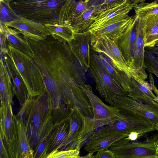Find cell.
I'll return each instance as SVG.
<instances>
[{"label":"cell","mask_w":158,"mask_h":158,"mask_svg":"<svg viewBox=\"0 0 158 158\" xmlns=\"http://www.w3.org/2000/svg\"><path fill=\"white\" fill-rule=\"evenodd\" d=\"M91 33L89 30L75 32L74 38L67 44L73 54L86 72L90 62Z\"/></svg>","instance_id":"obj_13"},{"label":"cell","mask_w":158,"mask_h":158,"mask_svg":"<svg viewBox=\"0 0 158 158\" xmlns=\"http://www.w3.org/2000/svg\"><path fill=\"white\" fill-rule=\"evenodd\" d=\"M7 52L1 53V58L4 61L12 79L14 94L21 106L27 99L28 92L23 78Z\"/></svg>","instance_id":"obj_17"},{"label":"cell","mask_w":158,"mask_h":158,"mask_svg":"<svg viewBox=\"0 0 158 158\" xmlns=\"http://www.w3.org/2000/svg\"><path fill=\"white\" fill-rule=\"evenodd\" d=\"M69 126V119L58 125L52 131L50 134L47 157L54 151L61 150L65 146L68 137Z\"/></svg>","instance_id":"obj_24"},{"label":"cell","mask_w":158,"mask_h":158,"mask_svg":"<svg viewBox=\"0 0 158 158\" xmlns=\"http://www.w3.org/2000/svg\"><path fill=\"white\" fill-rule=\"evenodd\" d=\"M11 78L2 59L0 58V98L1 102L12 105L14 93Z\"/></svg>","instance_id":"obj_26"},{"label":"cell","mask_w":158,"mask_h":158,"mask_svg":"<svg viewBox=\"0 0 158 158\" xmlns=\"http://www.w3.org/2000/svg\"><path fill=\"white\" fill-rule=\"evenodd\" d=\"M118 40L106 36L96 38L91 36V47L96 52L106 55L120 70L125 73L130 78L132 77L145 78L147 76L146 72L129 67L119 49Z\"/></svg>","instance_id":"obj_8"},{"label":"cell","mask_w":158,"mask_h":158,"mask_svg":"<svg viewBox=\"0 0 158 158\" xmlns=\"http://www.w3.org/2000/svg\"><path fill=\"white\" fill-rule=\"evenodd\" d=\"M121 114H135L153 124L158 132V106L138 101L127 96L116 95L111 105Z\"/></svg>","instance_id":"obj_11"},{"label":"cell","mask_w":158,"mask_h":158,"mask_svg":"<svg viewBox=\"0 0 158 158\" xmlns=\"http://www.w3.org/2000/svg\"><path fill=\"white\" fill-rule=\"evenodd\" d=\"M145 27L138 18L137 31L133 53V66L135 69L145 71L144 62Z\"/></svg>","instance_id":"obj_22"},{"label":"cell","mask_w":158,"mask_h":158,"mask_svg":"<svg viewBox=\"0 0 158 158\" xmlns=\"http://www.w3.org/2000/svg\"><path fill=\"white\" fill-rule=\"evenodd\" d=\"M1 135L8 152L14 144L16 130L15 115L11 105L1 102L0 110Z\"/></svg>","instance_id":"obj_15"},{"label":"cell","mask_w":158,"mask_h":158,"mask_svg":"<svg viewBox=\"0 0 158 158\" xmlns=\"http://www.w3.org/2000/svg\"><path fill=\"white\" fill-rule=\"evenodd\" d=\"M155 130H156L155 126L143 117L134 114H124L94 133L119 132L129 134L134 132L143 137L148 133Z\"/></svg>","instance_id":"obj_9"},{"label":"cell","mask_w":158,"mask_h":158,"mask_svg":"<svg viewBox=\"0 0 158 158\" xmlns=\"http://www.w3.org/2000/svg\"><path fill=\"white\" fill-rule=\"evenodd\" d=\"M6 36L7 45L23 52L32 58L33 54L26 38L15 29L0 24Z\"/></svg>","instance_id":"obj_25"},{"label":"cell","mask_w":158,"mask_h":158,"mask_svg":"<svg viewBox=\"0 0 158 158\" xmlns=\"http://www.w3.org/2000/svg\"><path fill=\"white\" fill-rule=\"evenodd\" d=\"M88 8L87 4L85 0H67L60 10L59 23L70 26Z\"/></svg>","instance_id":"obj_20"},{"label":"cell","mask_w":158,"mask_h":158,"mask_svg":"<svg viewBox=\"0 0 158 158\" xmlns=\"http://www.w3.org/2000/svg\"><path fill=\"white\" fill-rule=\"evenodd\" d=\"M149 77L150 82V84L152 87V90L156 95L157 100L158 101V89L155 85L152 74L150 73Z\"/></svg>","instance_id":"obj_39"},{"label":"cell","mask_w":158,"mask_h":158,"mask_svg":"<svg viewBox=\"0 0 158 158\" xmlns=\"http://www.w3.org/2000/svg\"><path fill=\"white\" fill-rule=\"evenodd\" d=\"M89 69L97 90L106 102L111 105L115 96L127 95V93L106 71L100 61L97 53L91 47Z\"/></svg>","instance_id":"obj_5"},{"label":"cell","mask_w":158,"mask_h":158,"mask_svg":"<svg viewBox=\"0 0 158 158\" xmlns=\"http://www.w3.org/2000/svg\"><path fill=\"white\" fill-rule=\"evenodd\" d=\"M67 0H29L10 2L18 15L44 25L59 23V13Z\"/></svg>","instance_id":"obj_3"},{"label":"cell","mask_w":158,"mask_h":158,"mask_svg":"<svg viewBox=\"0 0 158 158\" xmlns=\"http://www.w3.org/2000/svg\"><path fill=\"white\" fill-rule=\"evenodd\" d=\"M145 27V47H152L156 45L158 43V20Z\"/></svg>","instance_id":"obj_32"},{"label":"cell","mask_w":158,"mask_h":158,"mask_svg":"<svg viewBox=\"0 0 158 158\" xmlns=\"http://www.w3.org/2000/svg\"><path fill=\"white\" fill-rule=\"evenodd\" d=\"M108 149L115 158H158V134L141 142H132L126 137L122 138Z\"/></svg>","instance_id":"obj_6"},{"label":"cell","mask_w":158,"mask_h":158,"mask_svg":"<svg viewBox=\"0 0 158 158\" xmlns=\"http://www.w3.org/2000/svg\"><path fill=\"white\" fill-rule=\"evenodd\" d=\"M0 52L1 53H6L8 51L6 37L2 26L0 25Z\"/></svg>","instance_id":"obj_36"},{"label":"cell","mask_w":158,"mask_h":158,"mask_svg":"<svg viewBox=\"0 0 158 158\" xmlns=\"http://www.w3.org/2000/svg\"><path fill=\"white\" fill-rule=\"evenodd\" d=\"M27 40L43 77L44 90L53 107L64 104L74 87L85 81L83 68L66 42L47 38L38 42L28 38Z\"/></svg>","instance_id":"obj_1"},{"label":"cell","mask_w":158,"mask_h":158,"mask_svg":"<svg viewBox=\"0 0 158 158\" xmlns=\"http://www.w3.org/2000/svg\"><path fill=\"white\" fill-rule=\"evenodd\" d=\"M134 8L126 1H118L107 5L97 11L88 30L93 34L123 20L129 16L128 14Z\"/></svg>","instance_id":"obj_10"},{"label":"cell","mask_w":158,"mask_h":158,"mask_svg":"<svg viewBox=\"0 0 158 158\" xmlns=\"http://www.w3.org/2000/svg\"><path fill=\"white\" fill-rule=\"evenodd\" d=\"M132 87L127 96L143 103L158 106L157 97L154 94L150 83L141 78L131 77Z\"/></svg>","instance_id":"obj_19"},{"label":"cell","mask_w":158,"mask_h":158,"mask_svg":"<svg viewBox=\"0 0 158 158\" xmlns=\"http://www.w3.org/2000/svg\"><path fill=\"white\" fill-rule=\"evenodd\" d=\"M145 49L151 52L158 58V46L155 45L152 47H145Z\"/></svg>","instance_id":"obj_41"},{"label":"cell","mask_w":158,"mask_h":158,"mask_svg":"<svg viewBox=\"0 0 158 158\" xmlns=\"http://www.w3.org/2000/svg\"><path fill=\"white\" fill-rule=\"evenodd\" d=\"M16 125V144L19 158H34L27 133L23 121L15 115Z\"/></svg>","instance_id":"obj_23"},{"label":"cell","mask_w":158,"mask_h":158,"mask_svg":"<svg viewBox=\"0 0 158 158\" xmlns=\"http://www.w3.org/2000/svg\"><path fill=\"white\" fill-rule=\"evenodd\" d=\"M79 85L88 97L93 114L92 119L95 129L104 126L121 116L117 108L106 104L96 95L90 85L85 83Z\"/></svg>","instance_id":"obj_12"},{"label":"cell","mask_w":158,"mask_h":158,"mask_svg":"<svg viewBox=\"0 0 158 158\" xmlns=\"http://www.w3.org/2000/svg\"><path fill=\"white\" fill-rule=\"evenodd\" d=\"M4 25L17 30L26 38L35 42L43 40L51 35L44 25L20 15Z\"/></svg>","instance_id":"obj_14"},{"label":"cell","mask_w":158,"mask_h":158,"mask_svg":"<svg viewBox=\"0 0 158 158\" xmlns=\"http://www.w3.org/2000/svg\"><path fill=\"white\" fill-rule=\"evenodd\" d=\"M94 153L89 152V153L83 156H81L80 158H95V156L93 155Z\"/></svg>","instance_id":"obj_42"},{"label":"cell","mask_w":158,"mask_h":158,"mask_svg":"<svg viewBox=\"0 0 158 158\" xmlns=\"http://www.w3.org/2000/svg\"><path fill=\"white\" fill-rule=\"evenodd\" d=\"M53 106L44 90L35 97L29 96L16 116L26 127L31 148L34 151L39 143L52 131L51 116Z\"/></svg>","instance_id":"obj_2"},{"label":"cell","mask_w":158,"mask_h":158,"mask_svg":"<svg viewBox=\"0 0 158 158\" xmlns=\"http://www.w3.org/2000/svg\"><path fill=\"white\" fill-rule=\"evenodd\" d=\"M0 158H10L7 148L1 135H0Z\"/></svg>","instance_id":"obj_38"},{"label":"cell","mask_w":158,"mask_h":158,"mask_svg":"<svg viewBox=\"0 0 158 158\" xmlns=\"http://www.w3.org/2000/svg\"><path fill=\"white\" fill-rule=\"evenodd\" d=\"M144 59L145 70L155 75L158 78V58L151 52L146 49Z\"/></svg>","instance_id":"obj_33"},{"label":"cell","mask_w":158,"mask_h":158,"mask_svg":"<svg viewBox=\"0 0 158 158\" xmlns=\"http://www.w3.org/2000/svg\"><path fill=\"white\" fill-rule=\"evenodd\" d=\"M156 45L158 46V43L156 44Z\"/></svg>","instance_id":"obj_46"},{"label":"cell","mask_w":158,"mask_h":158,"mask_svg":"<svg viewBox=\"0 0 158 158\" xmlns=\"http://www.w3.org/2000/svg\"><path fill=\"white\" fill-rule=\"evenodd\" d=\"M154 1L156 2H158V0H155Z\"/></svg>","instance_id":"obj_44"},{"label":"cell","mask_w":158,"mask_h":158,"mask_svg":"<svg viewBox=\"0 0 158 158\" xmlns=\"http://www.w3.org/2000/svg\"><path fill=\"white\" fill-rule=\"evenodd\" d=\"M146 0H117V1H126L132 6L134 8L139 5L145 2Z\"/></svg>","instance_id":"obj_40"},{"label":"cell","mask_w":158,"mask_h":158,"mask_svg":"<svg viewBox=\"0 0 158 158\" xmlns=\"http://www.w3.org/2000/svg\"><path fill=\"white\" fill-rule=\"evenodd\" d=\"M85 1L87 2L89 0H84Z\"/></svg>","instance_id":"obj_45"},{"label":"cell","mask_w":158,"mask_h":158,"mask_svg":"<svg viewBox=\"0 0 158 158\" xmlns=\"http://www.w3.org/2000/svg\"><path fill=\"white\" fill-rule=\"evenodd\" d=\"M128 134L119 132H111L100 134L93 132L85 144L84 150L89 152L94 153L108 149L113 143L128 136Z\"/></svg>","instance_id":"obj_16"},{"label":"cell","mask_w":158,"mask_h":158,"mask_svg":"<svg viewBox=\"0 0 158 158\" xmlns=\"http://www.w3.org/2000/svg\"><path fill=\"white\" fill-rule=\"evenodd\" d=\"M8 54L23 78L29 96L35 97L45 89L43 77L33 59L10 46L8 45Z\"/></svg>","instance_id":"obj_4"},{"label":"cell","mask_w":158,"mask_h":158,"mask_svg":"<svg viewBox=\"0 0 158 158\" xmlns=\"http://www.w3.org/2000/svg\"><path fill=\"white\" fill-rule=\"evenodd\" d=\"M51 35L61 42H67L74 37L75 33L69 25L55 23L44 25Z\"/></svg>","instance_id":"obj_29"},{"label":"cell","mask_w":158,"mask_h":158,"mask_svg":"<svg viewBox=\"0 0 158 158\" xmlns=\"http://www.w3.org/2000/svg\"><path fill=\"white\" fill-rule=\"evenodd\" d=\"M134 9L136 16L145 27L158 20V2H144Z\"/></svg>","instance_id":"obj_28"},{"label":"cell","mask_w":158,"mask_h":158,"mask_svg":"<svg viewBox=\"0 0 158 158\" xmlns=\"http://www.w3.org/2000/svg\"><path fill=\"white\" fill-rule=\"evenodd\" d=\"M7 1L10 2H12V1H27V0H5Z\"/></svg>","instance_id":"obj_43"},{"label":"cell","mask_w":158,"mask_h":158,"mask_svg":"<svg viewBox=\"0 0 158 158\" xmlns=\"http://www.w3.org/2000/svg\"><path fill=\"white\" fill-rule=\"evenodd\" d=\"M97 53L100 61L108 74L128 94L132 87L131 78L125 73L120 70L106 55L103 53Z\"/></svg>","instance_id":"obj_21"},{"label":"cell","mask_w":158,"mask_h":158,"mask_svg":"<svg viewBox=\"0 0 158 158\" xmlns=\"http://www.w3.org/2000/svg\"><path fill=\"white\" fill-rule=\"evenodd\" d=\"M69 130L67 141L62 150L82 147L95 130L92 118L85 116L75 107L70 109Z\"/></svg>","instance_id":"obj_7"},{"label":"cell","mask_w":158,"mask_h":158,"mask_svg":"<svg viewBox=\"0 0 158 158\" xmlns=\"http://www.w3.org/2000/svg\"><path fill=\"white\" fill-rule=\"evenodd\" d=\"M81 147L75 149L59 151H54L47 157V158H80V150Z\"/></svg>","instance_id":"obj_34"},{"label":"cell","mask_w":158,"mask_h":158,"mask_svg":"<svg viewBox=\"0 0 158 158\" xmlns=\"http://www.w3.org/2000/svg\"><path fill=\"white\" fill-rule=\"evenodd\" d=\"M100 9L95 7L88 6L85 12L74 20L70 26L75 32L88 30L93 22V18L97 12Z\"/></svg>","instance_id":"obj_30"},{"label":"cell","mask_w":158,"mask_h":158,"mask_svg":"<svg viewBox=\"0 0 158 158\" xmlns=\"http://www.w3.org/2000/svg\"><path fill=\"white\" fill-rule=\"evenodd\" d=\"M50 138V134L39 143L34 150V158H46Z\"/></svg>","instance_id":"obj_35"},{"label":"cell","mask_w":158,"mask_h":158,"mask_svg":"<svg viewBox=\"0 0 158 158\" xmlns=\"http://www.w3.org/2000/svg\"><path fill=\"white\" fill-rule=\"evenodd\" d=\"M115 158L113 153L111 150L108 149H103L98 151L97 153L95 156V158Z\"/></svg>","instance_id":"obj_37"},{"label":"cell","mask_w":158,"mask_h":158,"mask_svg":"<svg viewBox=\"0 0 158 158\" xmlns=\"http://www.w3.org/2000/svg\"><path fill=\"white\" fill-rule=\"evenodd\" d=\"M137 20L138 18L135 15L133 20L123 35L118 40L119 49L128 65L132 69H135L133 56L136 35Z\"/></svg>","instance_id":"obj_18"},{"label":"cell","mask_w":158,"mask_h":158,"mask_svg":"<svg viewBox=\"0 0 158 158\" xmlns=\"http://www.w3.org/2000/svg\"><path fill=\"white\" fill-rule=\"evenodd\" d=\"M19 16L10 6V2L0 0V24L4 25L12 21Z\"/></svg>","instance_id":"obj_31"},{"label":"cell","mask_w":158,"mask_h":158,"mask_svg":"<svg viewBox=\"0 0 158 158\" xmlns=\"http://www.w3.org/2000/svg\"><path fill=\"white\" fill-rule=\"evenodd\" d=\"M135 16V15L131 16H129L124 19L110 25L94 33H91L92 37L106 36L118 39L133 20Z\"/></svg>","instance_id":"obj_27"}]
</instances>
